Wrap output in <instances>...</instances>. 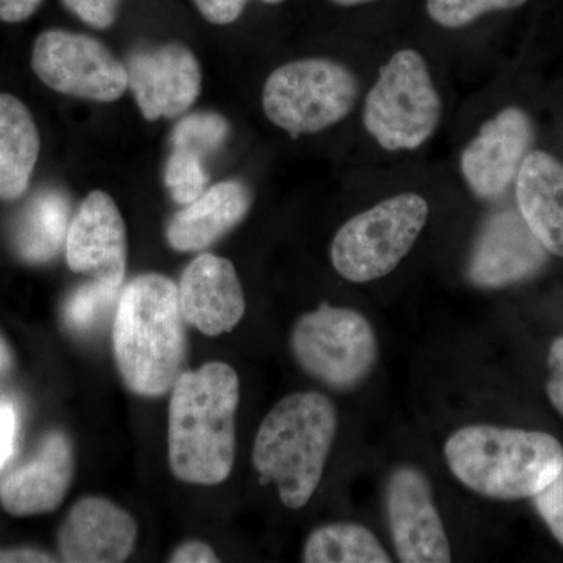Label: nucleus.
Listing matches in <instances>:
<instances>
[{
    "label": "nucleus",
    "mask_w": 563,
    "mask_h": 563,
    "mask_svg": "<svg viewBox=\"0 0 563 563\" xmlns=\"http://www.w3.org/2000/svg\"><path fill=\"white\" fill-rule=\"evenodd\" d=\"M239 374L228 363L210 362L180 373L169 399V466L177 479L218 485L235 462Z\"/></svg>",
    "instance_id": "obj_1"
},
{
    "label": "nucleus",
    "mask_w": 563,
    "mask_h": 563,
    "mask_svg": "<svg viewBox=\"0 0 563 563\" xmlns=\"http://www.w3.org/2000/svg\"><path fill=\"white\" fill-rule=\"evenodd\" d=\"M179 287L151 273L135 277L118 298L113 350L125 387L143 398L172 391L187 354Z\"/></svg>",
    "instance_id": "obj_2"
},
{
    "label": "nucleus",
    "mask_w": 563,
    "mask_h": 563,
    "mask_svg": "<svg viewBox=\"0 0 563 563\" xmlns=\"http://www.w3.org/2000/svg\"><path fill=\"white\" fill-rule=\"evenodd\" d=\"M339 428V415L328 396L292 393L269 410L255 437L252 462L263 483L277 485L288 509L312 499L324 474Z\"/></svg>",
    "instance_id": "obj_3"
},
{
    "label": "nucleus",
    "mask_w": 563,
    "mask_h": 563,
    "mask_svg": "<svg viewBox=\"0 0 563 563\" xmlns=\"http://www.w3.org/2000/svg\"><path fill=\"white\" fill-rule=\"evenodd\" d=\"M444 459L470 490L514 501L553 483L563 468V448L547 432L474 424L448 439Z\"/></svg>",
    "instance_id": "obj_4"
},
{
    "label": "nucleus",
    "mask_w": 563,
    "mask_h": 563,
    "mask_svg": "<svg viewBox=\"0 0 563 563\" xmlns=\"http://www.w3.org/2000/svg\"><path fill=\"white\" fill-rule=\"evenodd\" d=\"M357 76L331 58H303L274 69L262 95L266 118L292 139L343 121L358 99Z\"/></svg>",
    "instance_id": "obj_5"
},
{
    "label": "nucleus",
    "mask_w": 563,
    "mask_h": 563,
    "mask_svg": "<svg viewBox=\"0 0 563 563\" xmlns=\"http://www.w3.org/2000/svg\"><path fill=\"white\" fill-rule=\"evenodd\" d=\"M440 120L442 99L428 63L420 52H396L366 95V131L385 151H413L431 139Z\"/></svg>",
    "instance_id": "obj_6"
},
{
    "label": "nucleus",
    "mask_w": 563,
    "mask_h": 563,
    "mask_svg": "<svg viewBox=\"0 0 563 563\" xmlns=\"http://www.w3.org/2000/svg\"><path fill=\"white\" fill-rule=\"evenodd\" d=\"M428 218V202L417 192L393 196L355 214L333 236V268L354 284L383 279L412 251Z\"/></svg>",
    "instance_id": "obj_7"
},
{
    "label": "nucleus",
    "mask_w": 563,
    "mask_h": 563,
    "mask_svg": "<svg viewBox=\"0 0 563 563\" xmlns=\"http://www.w3.org/2000/svg\"><path fill=\"white\" fill-rule=\"evenodd\" d=\"M291 351L299 366L332 390L365 383L379 361L376 332L362 313L322 303L292 328Z\"/></svg>",
    "instance_id": "obj_8"
},
{
    "label": "nucleus",
    "mask_w": 563,
    "mask_h": 563,
    "mask_svg": "<svg viewBox=\"0 0 563 563\" xmlns=\"http://www.w3.org/2000/svg\"><path fill=\"white\" fill-rule=\"evenodd\" d=\"M32 69L44 85L70 98L114 102L129 90L124 63L101 41L81 33H41L33 44Z\"/></svg>",
    "instance_id": "obj_9"
},
{
    "label": "nucleus",
    "mask_w": 563,
    "mask_h": 563,
    "mask_svg": "<svg viewBox=\"0 0 563 563\" xmlns=\"http://www.w3.org/2000/svg\"><path fill=\"white\" fill-rule=\"evenodd\" d=\"M125 69L129 90L146 121L180 117L201 92V66L195 54L180 43L135 52L125 63Z\"/></svg>",
    "instance_id": "obj_10"
},
{
    "label": "nucleus",
    "mask_w": 563,
    "mask_h": 563,
    "mask_svg": "<svg viewBox=\"0 0 563 563\" xmlns=\"http://www.w3.org/2000/svg\"><path fill=\"white\" fill-rule=\"evenodd\" d=\"M388 520L399 562H451L450 540L428 476L417 466H401L388 483Z\"/></svg>",
    "instance_id": "obj_11"
},
{
    "label": "nucleus",
    "mask_w": 563,
    "mask_h": 563,
    "mask_svg": "<svg viewBox=\"0 0 563 563\" xmlns=\"http://www.w3.org/2000/svg\"><path fill=\"white\" fill-rule=\"evenodd\" d=\"M70 272L121 288L128 268V233L117 203L107 192L92 191L70 221L66 236Z\"/></svg>",
    "instance_id": "obj_12"
},
{
    "label": "nucleus",
    "mask_w": 563,
    "mask_h": 563,
    "mask_svg": "<svg viewBox=\"0 0 563 563\" xmlns=\"http://www.w3.org/2000/svg\"><path fill=\"white\" fill-rule=\"evenodd\" d=\"M550 252L533 235L520 211H501L485 221L468 263V279L498 290L531 279L547 265Z\"/></svg>",
    "instance_id": "obj_13"
},
{
    "label": "nucleus",
    "mask_w": 563,
    "mask_h": 563,
    "mask_svg": "<svg viewBox=\"0 0 563 563\" xmlns=\"http://www.w3.org/2000/svg\"><path fill=\"white\" fill-rule=\"evenodd\" d=\"M532 143L531 118L518 107H507L485 122L461 158L463 177L474 195L483 199L503 195L517 179Z\"/></svg>",
    "instance_id": "obj_14"
},
{
    "label": "nucleus",
    "mask_w": 563,
    "mask_h": 563,
    "mask_svg": "<svg viewBox=\"0 0 563 563\" xmlns=\"http://www.w3.org/2000/svg\"><path fill=\"white\" fill-rule=\"evenodd\" d=\"M179 302L185 321L203 335L231 332L243 320L246 298L228 258L202 254L181 274Z\"/></svg>",
    "instance_id": "obj_15"
},
{
    "label": "nucleus",
    "mask_w": 563,
    "mask_h": 563,
    "mask_svg": "<svg viewBox=\"0 0 563 563\" xmlns=\"http://www.w3.org/2000/svg\"><path fill=\"white\" fill-rule=\"evenodd\" d=\"M139 525L128 510L99 496L74 504L58 532V550L69 563H120L135 548Z\"/></svg>",
    "instance_id": "obj_16"
},
{
    "label": "nucleus",
    "mask_w": 563,
    "mask_h": 563,
    "mask_svg": "<svg viewBox=\"0 0 563 563\" xmlns=\"http://www.w3.org/2000/svg\"><path fill=\"white\" fill-rule=\"evenodd\" d=\"M74 476L73 446L65 433L47 437L38 457L11 474L0 487V503L14 517L49 514L68 493Z\"/></svg>",
    "instance_id": "obj_17"
},
{
    "label": "nucleus",
    "mask_w": 563,
    "mask_h": 563,
    "mask_svg": "<svg viewBox=\"0 0 563 563\" xmlns=\"http://www.w3.org/2000/svg\"><path fill=\"white\" fill-rule=\"evenodd\" d=\"M251 206V190L243 181H220L174 214L166 229V240L174 251L207 250L240 224Z\"/></svg>",
    "instance_id": "obj_18"
},
{
    "label": "nucleus",
    "mask_w": 563,
    "mask_h": 563,
    "mask_svg": "<svg viewBox=\"0 0 563 563\" xmlns=\"http://www.w3.org/2000/svg\"><path fill=\"white\" fill-rule=\"evenodd\" d=\"M521 217L547 247L563 258V163L544 151H531L517 176Z\"/></svg>",
    "instance_id": "obj_19"
},
{
    "label": "nucleus",
    "mask_w": 563,
    "mask_h": 563,
    "mask_svg": "<svg viewBox=\"0 0 563 563\" xmlns=\"http://www.w3.org/2000/svg\"><path fill=\"white\" fill-rule=\"evenodd\" d=\"M40 133L24 102L0 92V199L27 191L40 157Z\"/></svg>",
    "instance_id": "obj_20"
},
{
    "label": "nucleus",
    "mask_w": 563,
    "mask_h": 563,
    "mask_svg": "<svg viewBox=\"0 0 563 563\" xmlns=\"http://www.w3.org/2000/svg\"><path fill=\"white\" fill-rule=\"evenodd\" d=\"M69 202L60 191H41L22 213L16 231L18 251L27 262L54 258L66 244L69 231Z\"/></svg>",
    "instance_id": "obj_21"
},
{
    "label": "nucleus",
    "mask_w": 563,
    "mask_h": 563,
    "mask_svg": "<svg viewBox=\"0 0 563 563\" xmlns=\"http://www.w3.org/2000/svg\"><path fill=\"white\" fill-rule=\"evenodd\" d=\"M306 563H390L391 559L369 529L355 523H332L310 533L303 547Z\"/></svg>",
    "instance_id": "obj_22"
},
{
    "label": "nucleus",
    "mask_w": 563,
    "mask_h": 563,
    "mask_svg": "<svg viewBox=\"0 0 563 563\" xmlns=\"http://www.w3.org/2000/svg\"><path fill=\"white\" fill-rule=\"evenodd\" d=\"M229 135V124L217 113H195L184 118L174 129L173 150L190 151L206 161Z\"/></svg>",
    "instance_id": "obj_23"
},
{
    "label": "nucleus",
    "mask_w": 563,
    "mask_h": 563,
    "mask_svg": "<svg viewBox=\"0 0 563 563\" xmlns=\"http://www.w3.org/2000/svg\"><path fill=\"white\" fill-rule=\"evenodd\" d=\"M120 295L121 288L109 287L101 282H88L77 288L66 302L65 320L74 331H91L103 320Z\"/></svg>",
    "instance_id": "obj_24"
},
{
    "label": "nucleus",
    "mask_w": 563,
    "mask_h": 563,
    "mask_svg": "<svg viewBox=\"0 0 563 563\" xmlns=\"http://www.w3.org/2000/svg\"><path fill=\"white\" fill-rule=\"evenodd\" d=\"M203 158L190 151L173 150L165 168V184L169 195L180 206L199 198L207 187Z\"/></svg>",
    "instance_id": "obj_25"
},
{
    "label": "nucleus",
    "mask_w": 563,
    "mask_h": 563,
    "mask_svg": "<svg viewBox=\"0 0 563 563\" xmlns=\"http://www.w3.org/2000/svg\"><path fill=\"white\" fill-rule=\"evenodd\" d=\"M528 0H428V13L437 24L461 29L479 20L485 13L520 9Z\"/></svg>",
    "instance_id": "obj_26"
},
{
    "label": "nucleus",
    "mask_w": 563,
    "mask_h": 563,
    "mask_svg": "<svg viewBox=\"0 0 563 563\" xmlns=\"http://www.w3.org/2000/svg\"><path fill=\"white\" fill-rule=\"evenodd\" d=\"M533 506L563 547V468L553 483L533 496Z\"/></svg>",
    "instance_id": "obj_27"
},
{
    "label": "nucleus",
    "mask_w": 563,
    "mask_h": 563,
    "mask_svg": "<svg viewBox=\"0 0 563 563\" xmlns=\"http://www.w3.org/2000/svg\"><path fill=\"white\" fill-rule=\"evenodd\" d=\"M63 3L85 24L103 31L117 21L121 0H63Z\"/></svg>",
    "instance_id": "obj_28"
},
{
    "label": "nucleus",
    "mask_w": 563,
    "mask_h": 563,
    "mask_svg": "<svg viewBox=\"0 0 563 563\" xmlns=\"http://www.w3.org/2000/svg\"><path fill=\"white\" fill-rule=\"evenodd\" d=\"M250 0H192L203 20L214 25L232 24L242 16Z\"/></svg>",
    "instance_id": "obj_29"
},
{
    "label": "nucleus",
    "mask_w": 563,
    "mask_h": 563,
    "mask_svg": "<svg viewBox=\"0 0 563 563\" xmlns=\"http://www.w3.org/2000/svg\"><path fill=\"white\" fill-rule=\"evenodd\" d=\"M548 377L547 393L554 409L563 417V339L554 340L548 355Z\"/></svg>",
    "instance_id": "obj_30"
},
{
    "label": "nucleus",
    "mask_w": 563,
    "mask_h": 563,
    "mask_svg": "<svg viewBox=\"0 0 563 563\" xmlns=\"http://www.w3.org/2000/svg\"><path fill=\"white\" fill-rule=\"evenodd\" d=\"M14 433H16V413L9 402L0 404V468L13 454Z\"/></svg>",
    "instance_id": "obj_31"
},
{
    "label": "nucleus",
    "mask_w": 563,
    "mask_h": 563,
    "mask_svg": "<svg viewBox=\"0 0 563 563\" xmlns=\"http://www.w3.org/2000/svg\"><path fill=\"white\" fill-rule=\"evenodd\" d=\"M174 563H217L220 562L217 553L209 544L203 542H187L180 544L169 558Z\"/></svg>",
    "instance_id": "obj_32"
},
{
    "label": "nucleus",
    "mask_w": 563,
    "mask_h": 563,
    "mask_svg": "<svg viewBox=\"0 0 563 563\" xmlns=\"http://www.w3.org/2000/svg\"><path fill=\"white\" fill-rule=\"evenodd\" d=\"M43 0H0V21L18 24L27 21L40 9Z\"/></svg>",
    "instance_id": "obj_33"
},
{
    "label": "nucleus",
    "mask_w": 563,
    "mask_h": 563,
    "mask_svg": "<svg viewBox=\"0 0 563 563\" xmlns=\"http://www.w3.org/2000/svg\"><path fill=\"white\" fill-rule=\"evenodd\" d=\"M55 562L49 554L35 550L0 551V563H43Z\"/></svg>",
    "instance_id": "obj_34"
},
{
    "label": "nucleus",
    "mask_w": 563,
    "mask_h": 563,
    "mask_svg": "<svg viewBox=\"0 0 563 563\" xmlns=\"http://www.w3.org/2000/svg\"><path fill=\"white\" fill-rule=\"evenodd\" d=\"M11 366V354L9 346L3 342L2 336H0V376H3L7 372H9Z\"/></svg>",
    "instance_id": "obj_35"
},
{
    "label": "nucleus",
    "mask_w": 563,
    "mask_h": 563,
    "mask_svg": "<svg viewBox=\"0 0 563 563\" xmlns=\"http://www.w3.org/2000/svg\"><path fill=\"white\" fill-rule=\"evenodd\" d=\"M331 2L340 7H355L362 5V3L373 2V0H331Z\"/></svg>",
    "instance_id": "obj_36"
},
{
    "label": "nucleus",
    "mask_w": 563,
    "mask_h": 563,
    "mask_svg": "<svg viewBox=\"0 0 563 563\" xmlns=\"http://www.w3.org/2000/svg\"><path fill=\"white\" fill-rule=\"evenodd\" d=\"M263 3H268V5H277V3L284 2V0H261Z\"/></svg>",
    "instance_id": "obj_37"
}]
</instances>
